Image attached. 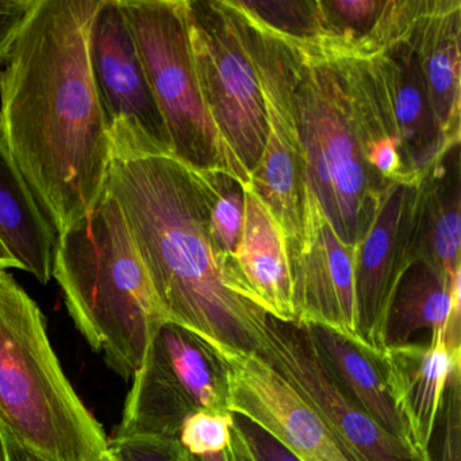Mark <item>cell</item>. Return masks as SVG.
<instances>
[{
    "instance_id": "obj_1",
    "label": "cell",
    "mask_w": 461,
    "mask_h": 461,
    "mask_svg": "<svg viewBox=\"0 0 461 461\" xmlns=\"http://www.w3.org/2000/svg\"><path fill=\"white\" fill-rule=\"evenodd\" d=\"M102 0H34L0 69V144L59 234L106 191L112 139L90 66Z\"/></svg>"
},
{
    "instance_id": "obj_2",
    "label": "cell",
    "mask_w": 461,
    "mask_h": 461,
    "mask_svg": "<svg viewBox=\"0 0 461 461\" xmlns=\"http://www.w3.org/2000/svg\"><path fill=\"white\" fill-rule=\"evenodd\" d=\"M117 202L167 321L212 353H258L267 312L210 231L198 171L169 153L112 140Z\"/></svg>"
},
{
    "instance_id": "obj_3",
    "label": "cell",
    "mask_w": 461,
    "mask_h": 461,
    "mask_svg": "<svg viewBox=\"0 0 461 461\" xmlns=\"http://www.w3.org/2000/svg\"><path fill=\"white\" fill-rule=\"evenodd\" d=\"M283 37L306 198L355 250L393 185L376 169L403 158L382 74L361 41Z\"/></svg>"
},
{
    "instance_id": "obj_4",
    "label": "cell",
    "mask_w": 461,
    "mask_h": 461,
    "mask_svg": "<svg viewBox=\"0 0 461 461\" xmlns=\"http://www.w3.org/2000/svg\"><path fill=\"white\" fill-rule=\"evenodd\" d=\"M52 277L77 330L115 374L131 379L168 321L107 191L90 214L59 234Z\"/></svg>"
},
{
    "instance_id": "obj_5",
    "label": "cell",
    "mask_w": 461,
    "mask_h": 461,
    "mask_svg": "<svg viewBox=\"0 0 461 461\" xmlns=\"http://www.w3.org/2000/svg\"><path fill=\"white\" fill-rule=\"evenodd\" d=\"M0 428L47 461H104L110 438L50 344L39 304L0 268Z\"/></svg>"
},
{
    "instance_id": "obj_6",
    "label": "cell",
    "mask_w": 461,
    "mask_h": 461,
    "mask_svg": "<svg viewBox=\"0 0 461 461\" xmlns=\"http://www.w3.org/2000/svg\"><path fill=\"white\" fill-rule=\"evenodd\" d=\"M171 140L172 155L195 171L250 177L223 142L202 99L188 37L187 0H120Z\"/></svg>"
},
{
    "instance_id": "obj_7",
    "label": "cell",
    "mask_w": 461,
    "mask_h": 461,
    "mask_svg": "<svg viewBox=\"0 0 461 461\" xmlns=\"http://www.w3.org/2000/svg\"><path fill=\"white\" fill-rule=\"evenodd\" d=\"M187 21L204 106L252 179L266 144V109L239 21L226 0H187Z\"/></svg>"
},
{
    "instance_id": "obj_8",
    "label": "cell",
    "mask_w": 461,
    "mask_h": 461,
    "mask_svg": "<svg viewBox=\"0 0 461 461\" xmlns=\"http://www.w3.org/2000/svg\"><path fill=\"white\" fill-rule=\"evenodd\" d=\"M244 34L266 109L267 139L250 187L282 226L290 264L304 241L303 160L294 114L287 42L272 31L241 0H226Z\"/></svg>"
},
{
    "instance_id": "obj_9",
    "label": "cell",
    "mask_w": 461,
    "mask_h": 461,
    "mask_svg": "<svg viewBox=\"0 0 461 461\" xmlns=\"http://www.w3.org/2000/svg\"><path fill=\"white\" fill-rule=\"evenodd\" d=\"M258 353L295 385L352 461H420L337 383L307 325L267 315Z\"/></svg>"
},
{
    "instance_id": "obj_10",
    "label": "cell",
    "mask_w": 461,
    "mask_h": 461,
    "mask_svg": "<svg viewBox=\"0 0 461 461\" xmlns=\"http://www.w3.org/2000/svg\"><path fill=\"white\" fill-rule=\"evenodd\" d=\"M220 364L226 410L241 415L299 461H352L295 385L258 353H212Z\"/></svg>"
},
{
    "instance_id": "obj_11",
    "label": "cell",
    "mask_w": 461,
    "mask_h": 461,
    "mask_svg": "<svg viewBox=\"0 0 461 461\" xmlns=\"http://www.w3.org/2000/svg\"><path fill=\"white\" fill-rule=\"evenodd\" d=\"M90 66L110 139L172 155L166 122L120 0H102L91 26Z\"/></svg>"
},
{
    "instance_id": "obj_12",
    "label": "cell",
    "mask_w": 461,
    "mask_h": 461,
    "mask_svg": "<svg viewBox=\"0 0 461 461\" xmlns=\"http://www.w3.org/2000/svg\"><path fill=\"white\" fill-rule=\"evenodd\" d=\"M420 4V0H387L371 33L360 40L382 74L404 167L414 177L422 176L450 147L434 117L412 42Z\"/></svg>"
},
{
    "instance_id": "obj_13",
    "label": "cell",
    "mask_w": 461,
    "mask_h": 461,
    "mask_svg": "<svg viewBox=\"0 0 461 461\" xmlns=\"http://www.w3.org/2000/svg\"><path fill=\"white\" fill-rule=\"evenodd\" d=\"M418 185L420 179L390 185L368 233L353 252L358 336L377 355L385 348L393 294L412 264Z\"/></svg>"
},
{
    "instance_id": "obj_14",
    "label": "cell",
    "mask_w": 461,
    "mask_h": 461,
    "mask_svg": "<svg viewBox=\"0 0 461 461\" xmlns=\"http://www.w3.org/2000/svg\"><path fill=\"white\" fill-rule=\"evenodd\" d=\"M353 252L318 204L306 198L303 249L291 264L295 322L323 326L364 347L357 330Z\"/></svg>"
},
{
    "instance_id": "obj_15",
    "label": "cell",
    "mask_w": 461,
    "mask_h": 461,
    "mask_svg": "<svg viewBox=\"0 0 461 461\" xmlns=\"http://www.w3.org/2000/svg\"><path fill=\"white\" fill-rule=\"evenodd\" d=\"M445 334L442 329L425 341L390 345L379 355L391 398L420 461L430 453L447 383L461 369V348L450 347Z\"/></svg>"
},
{
    "instance_id": "obj_16",
    "label": "cell",
    "mask_w": 461,
    "mask_h": 461,
    "mask_svg": "<svg viewBox=\"0 0 461 461\" xmlns=\"http://www.w3.org/2000/svg\"><path fill=\"white\" fill-rule=\"evenodd\" d=\"M460 155V142L450 145L420 176L412 236V263L449 282L461 276Z\"/></svg>"
},
{
    "instance_id": "obj_17",
    "label": "cell",
    "mask_w": 461,
    "mask_h": 461,
    "mask_svg": "<svg viewBox=\"0 0 461 461\" xmlns=\"http://www.w3.org/2000/svg\"><path fill=\"white\" fill-rule=\"evenodd\" d=\"M412 42L445 142H460V0H420Z\"/></svg>"
},
{
    "instance_id": "obj_18",
    "label": "cell",
    "mask_w": 461,
    "mask_h": 461,
    "mask_svg": "<svg viewBox=\"0 0 461 461\" xmlns=\"http://www.w3.org/2000/svg\"><path fill=\"white\" fill-rule=\"evenodd\" d=\"M234 258L267 314L282 322H295L293 274L285 233L252 187L245 188L244 223Z\"/></svg>"
},
{
    "instance_id": "obj_19",
    "label": "cell",
    "mask_w": 461,
    "mask_h": 461,
    "mask_svg": "<svg viewBox=\"0 0 461 461\" xmlns=\"http://www.w3.org/2000/svg\"><path fill=\"white\" fill-rule=\"evenodd\" d=\"M58 237L0 144V244L12 256L17 269L47 285L53 276Z\"/></svg>"
},
{
    "instance_id": "obj_20",
    "label": "cell",
    "mask_w": 461,
    "mask_h": 461,
    "mask_svg": "<svg viewBox=\"0 0 461 461\" xmlns=\"http://www.w3.org/2000/svg\"><path fill=\"white\" fill-rule=\"evenodd\" d=\"M460 279H444L430 267L412 263L396 287L385 321V347L406 344L418 333L447 330L460 344Z\"/></svg>"
},
{
    "instance_id": "obj_21",
    "label": "cell",
    "mask_w": 461,
    "mask_h": 461,
    "mask_svg": "<svg viewBox=\"0 0 461 461\" xmlns=\"http://www.w3.org/2000/svg\"><path fill=\"white\" fill-rule=\"evenodd\" d=\"M307 328L312 331L329 371L348 395L380 428L414 452L406 426L391 398L379 355L330 329L320 325H307Z\"/></svg>"
},
{
    "instance_id": "obj_22",
    "label": "cell",
    "mask_w": 461,
    "mask_h": 461,
    "mask_svg": "<svg viewBox=\"0 0 461 461\" xmlns=\"http://www.w3.org/2000/svg\"><path fill=\"white\" fill-rule=\"evenodd\" d=\"M153 341L196 409L228 411L220 364L196 337L167 322L156 331Z\"/></svg>"
},
{
    "instance_id": "obj_23",
    "label": "cell",
    "mask_w": 461,
    "mask_h": 461,
    "mask_svg": "<svg viewBox=\"0 0 461 461\" xmlns=\"http://www.w3.org/2000/svg\"><path fill=\"white\" fill-rule=\"evenodd\" d=\"M206 198L210 231L226 255H234L244 223L245 185L222 171H198Z\"/></svg>"
},
{
    "instance_id": "obj_24",
    "label": "cell",
    "mask_w": 461,
    "mask_h": 461,
    "mask_svg": "<svg viewBox=\"0 0 461 461\" xmlns=\"http://www.w3.org/2000/svg\"><path fill=\"white\" fill-rule=\"evenodd\" d=\"M241 4L272 31L291 39L326 37L320 0H241Z\"/></svg>"
},
{
    "instance_id": "obj_25",
    "label": "cell",
    "mask_w": 461,
    "mask_h": 461,
    "mask_svg": "<svg viewBox=\"0 0 461 461\" xmlns=\"http://www.w3.org/2000/svg\"><path fill=\"white\" fill-rule=\"evenodd\" d=\"M387 0H320L326 37L360 41L371 33Z\"/></svg>"
},
{
    "instance_id": "obj_26",
    "label": "cell",
    "mask_w": 461,
    "mask_h": 461,
    "mask_svg": "<svg viewBox=\"0 0 461 461\" xmlns=\"http://www.w3.org/2000/svg\"><path fill=\"white\" fill-rule=\"evenodd\" d=\"M231 412L199 409L185 418L177 439L193 456L223 452L231 442Z\"/></svg>"
},
{
    "instance_id": "obj_27",
    "label": "cell",
    "mask_w": 461,
    "mask_h": 461,
    "mask_svg": "<svg viewBox=\"0 0 461 461\" xmlns=\"http://www.w3.org/2000/svg\"><path fill=\"white\" fill-rule=\"evenodd\" d=\"M110 453L117 461H195L179 439L152 437L112 438Z\"/></svg>"
},
{
    "instance_id": "obj_28",
    "label": "cell",
    "mask_w": 461,
    "mask_h": 461,
    "mask_svg": "<svg viewBox=\"0 0 461 461\" xmlns=\"http://www.w3.org/2000/svg\"><path fill=\"white\" fill-rule=\"evenodd\" d=\"M442 439L438 452L429 453L423 461H461V369L447 383L442 407Z\"/></svg>"
},
{
    "instance_id": "obj_29",
    "label": "cell",
    "mask_w": 461,
    "mask_h": 461,
    "mask_svg": "<svg viewBox=\"0 0 461 461\" xmlns=\"http://www.w3.org/2000/svg\"><path fill=\"white\" fill-rule=\"evenodd\" d=\"M231 433L241 442L253 461H299L269 434L241 415L233 414Z\"/></svg>"
},
{
    "instance_id": "obj_30",
    "label": "cell",
    "mask_w": 461,
    "mask_h": 461,
    "mask_svg": "<svg viewBox=\"0 0 461 461\" xmlns=\"http://www.w3.org/2000/svg\"><path fill=\"white\" fill-rule=\"evenodd\" d=\"M34 0H0V64L12 50Z\"/></svg>"
},
{
    "instance_id": "obj_31",
    "label": "cell",
    "mask_w": 461,
    "mask_h": 461,
    "mask_svg": "<svg viewBox=\"0 0 461 461\" xmlns=\"http://www.w3.org/2000/svg\"><path fill=\"white\" fill-rule=\"evenodd\" d=\"M0 461H47L26 449L12 434L0 428Z\"/></svg>"
},
{
    "instance_id": "obj_32",
    "label": "cell",
    "mask_w": 461,
    "mask_h": 461,
    "mask_svg": "<svg viewBox=\"0 0 461 461\" xmlns=\"http://www.w3.org/2000/svg\"><path fill=\"white\" fill-rule=\"evenodd\" d=\"M228 452L230 456V461H253L233 433H231V442L230 447H228Z\"/></svg>"
},
{
    "instance_id": "obj_33",
    "label": "cell",
    "mask_w": 461,
    "mask_h": 461,
    "mask_svg": "<svg viewBox=\"0 0 461 461\" xmlns=\"http://www.w3.org/2000/svg\"><path fill=\"white\" fill-rule=\"evenodd\" d=\"M195 461H230L228 449L223 452L212 453V455L194 456Z\"/></svg>"
},
{
    "instance_id": "obj_34",
    "label": "cell",
    "mask_w": 461,
    "mask_h": 461,
    "mask_svg": "<svg viewBox=\"0 0 461 461\" xmlns=\"http://www.w3.org/2000/svg\"><path fill=\"white\" fill-rule=\"evenodd\" d=\"M0 268H17L12 256L7 253V250L5 249V247L2 244H0Z\"/></svg>"
},
{
    "instance_id": "obj_35",
    "label": "cell",
    "mask_w": 461,
    "mask_h": 461,
    "mask_svg": "<svg viewBox=\"0 0 461 461\" xmlns=\"http://www.w3.org/2000/svg\"><path fill=\"white\" fill-rule=\"evenodd\" d=\"M109 449H110V447H109ZM104 461H117V460H115L114 456H113L109 450V455H107V457L104 458Z\"/></svg>"
}]
</instances>
